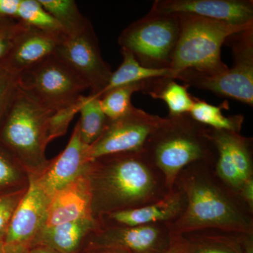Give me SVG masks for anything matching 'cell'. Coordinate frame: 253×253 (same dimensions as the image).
Listing matches in <instances>:
<instances>
[{"mask_svg": "<svg viewBox=\"0 0 253 253\" xmlns=\"http://www.w3.org/2000/svg\"><path fill=\"white\" fill-rule=\"evenodd\" d=\"M151 160L144 151L111 155L91 161L85 170L95 219L141 207L156 192Z\"/></svg>", "mask_w": 253, "mask_h": 253, "instance_id": "obj_1", "label": "cell"}, {"mask_svg": "<svg viewBox=\"0 0 253 253\" xmlns=\"http://www.w3.org/2000/svg\"><path fill=\"white\" fill-rule=\"evenodd\" d=\"M53 112L19 86L0 123V143L17 158L31 176H39L49 163L46 149Z\"/></svg>", "mask_w": 253, "mask_h": 253, "instance_id": "obj_2", "label": "cell"}, {"mask_svg": "<svg viewBox=\"0 0 253 253\" xmlns=\"http://www.w3.org/2000/svg\"><path fill=\"white\" fill-rule=\"evenodd\" d=\"M212 149L215 147L210 129L187 113L164 118L142 151L163 172L166 185L172 188L183 168L209 157Z\"/></svg>", "mask_w": 253, "mask_h": 253, "instance_id": "obj_3", "label": "cell"}, {"mask_svg": "<svg viewBox=\"0 0 253 253\" xmlns=\"http://www.w3.org/2000/svg\"><path fill=\"white\" fill-rule=\"evenodd\" d=\"M178 15L180 33L169 66L173 80L186 71L210 76L226 72L229 67L221 59L223 44L229 37L253 27V22L231 24L194 15Z\"/></svg>", "mask_w": 253, "mask_h": 253, "instance_id": "obj_4", "label": "cell"}, {"mask_svg": "<svg viewBox=\"0 0 253 253\" xmlns=\"http://www.w3.org/2000/svg\"><path fill=\"white\" fill-rule=\"evenodd\" d=\"M179 33V15L151 9L123 30L118 44L130 51L144 67L169 69Z\"/></svg>", "mask_w": 253, "mask_h": 253, "instance_id": "obj_5", "label": "cell"}, {"mask_svg": "<svg viewBox=\"0 0 253 253\" xmlns=\"http://www.w3.org/2000/svg\"><path fill=\"white\" fill-rule=\"evenodd\" d=\"M232 51L233 63L226 72L204 75L183 71L175 77L189 87L204 89L220 96L253 105V27L235 33L225 42Z\"/></svg>", "mask_w": 253, "mask_h": 253, "instance_id": "obj_6", "label": "cell"}, {"mask_svg": "<svg viewBox=\"0 0 253 253\" xmlns=\"http://www.w3.org/2000/svg\"><path fill=\"white\" fill-rule=\"evenodd\" d=\"M188 204L176 223V235L206 228L251 234L249 221L222 193L209 183L193 179L185 188Z\"/></svg>", "mask_w": 253, "mask_h": 253, "instance_id": "obj_7", "label": "cell"}, {"mask_svg": "<svg viewBox=\"0 0 253 253\" xmlns=\"http://www.w3.org/2000/svg\"><path fill=\"white\" fill-rule=\"evenodd\" d=\"M19 86L52 111L74 104L89 89L85 82L55 55L19 74Z\"/></svg>", "mask_w": 253, "mask_h": 253, "instance_id": "obj_8", "label": "cell"}, {"mask_svg": "<svg viewBox=\"0 0 253 253\" xmlns=\"http://www.w3.org/2000/svg\"><path fill=\"white\" fill-rule=\"evenodd\" d=\"M163 119L133 106L123 117L109 121L99 139L88 147V161L91 162L111 155L142 151L148 139L161 126Z\"/></svg>", "mask_w": 253, "mask_h": 253, "instance_id": "obj_9", "label": "cell"}, {"mask_svg": "<svg viewBox=\"0 0 253 253\" xmlns=\"http://www.w3.org/2000/svg\"><path fill=\"white\" fill-rule=\"evenodd\" d=\"M54 55L85 82L90 94L99 97L113 71L101 56L91 23L77 34H65Z\"/></svg>", "mask_w": 253, "mask_h": 253, "instance_id": "obj_10", "label": "cell"}, {"mask_svg": "<svg viewBox=\"0 0 253 253\" xmlns=\"http://www.w3.org/2000/svg\"><path fill=\"white\" fill-rule=\"evenodd\" d=\"M172 237L153 224L99 226L88 235L83 249L98 247L118 250L126 253H163L169 247Z\"/></svg>", "mask_w": 253, "mask_h": 253, "instance_id": "obj_11", "label": "cell"}, {"mask_svg": "<svg viewBox=\"0 0 253 253\" xmlns=\"http://www.w3.org/2000/svg\"><path fill=\"white\" fill-rule=\"evenodd\" d=\"M51 196L34 178L15 210L2 242L18 249L28 250L45 226Z\"/></svg>", "mask_w": 253, "mask_h": 253, "instance_id": "obj_12", "label": "cell"}, {"mask_svg": "<svg viewBox=\"0 0 253 253\" xmlns=\"http://www.w3.org/2000/svg\"><path fill=\"white\" fill-rule=\"evenodd\" d=\"M151 9L163 14L194 15L231 24L253 22V0H156Z\"/></svg>", "mask_w": 253, "mask_h": 253, "instance_id": "obj_13", "label": "cell"}, {"mask_svg": "<svg viewBox=\"0 0 253 253\" xmlns=\"http://www.w3.org/2000/svg\"><path fill=\"white\" fill-rule=\"evenodd\" d=\"M64 35L41 31L24 24L1 63L16 74H21L54 56Z\"/></svg>", "mask_w": 253, "mask_h": 253, "instance_id": "obj_14", "label": "cell"}, {"mask_svg": "<svg viewBox=\"0 0 253 253\" xmlns=\"http://www.w3.org/2000/svg\"><path fill=\"white\" fill-rule=\"evenodd\" d=\"M88 146L83 144L77 126H75L67 146L57 156L49 160L45 169L34 178L44 191L52 196L85 171L89 161Z\"/></svg>", "mask_w": 253, "mask_h": 253, "instance_id": "obj_15", "label": "cell"}, {"mask_svg": "<svg viewBox=\"0 0 253 253\" xmlns=\"http://www.w3.org/2000/svg\"><path fill=\"white\" fill-rule=\"evenodd\" d=\"M89 217H93L91 196L84 171L51 196L44 227Z\"/></svg>", "mask_w": 253, "mask_h": 253, "instance_id": "obj_16", "label": "cell"}, {"mask_svg": "<svg viewBox=\"0 0 253 253\" xmlns=\"http://www.w3.org/2000/svg\"><path fill=\"white\" fill-rule=\"evenodd\" d=\"M182 209V196L175 193L148 206L104 214L96 220L101 226L150 225L175 217Z\"/></svg>", "mask_w": 253, "mask_h": 253, "instance_id": "obj_17", "label": "cell"}, {"mask_svg": "<svg viewBox=\"0 0 253 253\" xmlns=\"http://www.w3.org/2000/svg\"><path fill=\"white\" fill-rule=\"evenodd\" d=\"M99 226L96 219L89 217L44 227L32 246L42 245L60 253H80L88 235Z\"/></svg>", "mask_w": 253, "mask_h": 253, "instance_id": "obj_18", "label": "cell"}, {"mask_svg": "<svg viewBox=\"0 0 253 253\" xmlns=\"http://www.w3.org/2000/svg\"><path fill=\"white\" fill-rule=\"evenodd\" d=\"M187 86L169 78H155L146 82L144 94L153 99L162 100L168 105L169 116L187 114L194 104Z\"/></svg>", "mask_w": 253, "mask_h": 253, "instance_id": "obj_19", "label": "cell"}, {"mask_svg": "<svg viewBox=\"0 0 253 253\" xmlns=\"http://www.w3.org/2000/svg\"><path fill=\"white\" fill-rule=\"evenodd\" d=\"M123 62L114 72H112L107 86L103 90L101 95L106 91L118 87L128 85L134 83L155 79V78H172V72L169 69H154L141 66L135 56L130 51L121 48Z\"/></svg>", "mask_w": 253, "mask_h": 253, "instance_id": "obj_20", "label": "cell"}, {"mask_svg": "<svg viewBox=\"0 0 253 253\" xmlns=\"http://www.w3.org/2000/svg\"><path fill=\"white\" fill-rule=\"evenodd\" d=\"M78 113L81 117L76 126L83 144L89 147L104 132L109 120L103 111L100 98L90 94L85 96Z\"/></svg>", "mask_w": 253, "mask_h": 253, "instance_id": "obj_21", "label": "cell"}, {"mask_svg": "<svg viewBox=\"0 0 253 253\" xmlns=\"http://www.w3.org/2000/svg\"><path fill=\"white\" fill-rule=\"evenodd\" d=\"M225 104L223 103L222 105L216 106L194 97V106L189 115L196 122L211 126V129L239 133L244 123V116L235 115L226 117L221 112Z\"/></svg>", "mask_w": 253, "mask_h": 253, "instance_id": "obj_22", "label": "cell"}, {"mask_svg": "<svg viewBox=\"0 0 253 253\" xmlns=\"http://www.w3.org/2000/svg\"><path fill=\"white\" fill-rule=\"evenodd\" d=\"M31 176L7 148L0 143V195L28 189Z\"/></svg>", "mask_w": 253, "mask_h": 253, "instance_id": "obj_23", "label": "cell"}, {"mask_svg": "<svg viewBox=\"0 0 253 253\" xmlns=\"http://www.w3.org/2000/svg\"><path fill=\"white\" fill-rule=\"evenodd\" d=\"M44 9L59 23L65 34H77L90 23L88 18L81 14L77 4L73 0H39Z\"/></svg>", "mask_w": 253, "mask_h": 253, "instance_id": "obj_24", "label": "cell"}, {"mask_svg": "<svg viewBox=\"0 0 253 253\" xmlns=\"http://www.w3.org/2000/svg\"><path fill=\"white\" fill-rule=\"evenodd\" d=\"M189 253H253L251 241L224 236H202L186 239Z\"/></svg>", "mask_w": 253, "mask_h": 253, "instance_id": "obj_25", "label": "cell"}, {"mask_svg": "<svg viewBox=\"0 0 253 253\" xmlns=\"http://www.w3.org/2000/svg\"><path fill=\"white\" fill-rule=\"evenodd\" d=\"M146 82L118 86L101 95V108L109 121L123 117L130 111L133 107L131 96L135 92L144 91Z\"/></svg>", "mask_w": 253, "mask_h": 253, "instance_id": "obj_26", "label": "cell"}, {"mask_svg": "<svg viewBox=\"0 0 253 253\" xmlns=\"http://www.w3.org/2000/svg\"><path fill=\"white\" fill-rule=\"evenodd\" d=\"M16 20L41 31L64 33L59 23L44 9L39 0H21Z\"/></svg>", "mask_w": 253, "mask_h": 253, "instance_id": "obj_27", "label": "cell"}, {"mask_svg": "<svg viewBox=\"0 0 253 253\" xmlns=\"http://www.w3.org/2000/svg\"><path fill=\"white\" fill-rule=\"evenodd\" d=\"M19 88V75L0 63V123Z\"/></svg>", "mask_w": 253, "mask_h": 253, "instance_id": "obj_28", "label": "cell"}, {"mask_svg": "<svg viewBox=\"0 0 253 253\" xmlns=\"http://www.w3.org/2000/svg\"><path fill=\"white\" fill-rule=\"evenodd\" d=\"M85 96L83 95L77 102L64 109L54 111L49 121V139L50 142L56 138L63 136L67 132L70 123L77 113H79Z\"/></svg>", "mask_w": 253, "mask_h": 253, "instance_id": "obj_29", "label": "cell"}, {"mask_svg": "<svg viewBox=\"0 0 253 253\" xmlns=\"http://www.w3.org/2000/svg\"><path fill=\"white\" fill-rule=\"evenodd\" d=\"M26 190L0 195V243L4 239L15 210Z\"/></svg>", "mask_w": 253, "mask_h": 253, "instance_id": "obj_30", "label": "cell"}, {"mask_svg": "<svg viewBox=\"0 0 253 253\" xmlns=\"http://www.w3.org/2000/svg\"><path fill=\"white\" fill-rule=\"evenodd\" d=\"M24 24L12 18H0V63L2 62Z\"/></svg>", "mask_w": 253, "mask_h": 253, "instance_id": "obj_31", "label": "cell"}, {"mask_svg": "<svg viewBox=\"0 0 253 253\" xmlns=\"http://www.w3.org/2000/svg\"><path fill=\"white\" fill-rule=\"evenodd\" d=\"M21 0H0V18L17 19Z\"/></svg>", "mask_w": 253, "mask_h": 253, "instance_id": "obj_32", "label": "cell"}, {"mask_svg": "<svg viewBox=\"0 0 253 253\" xmlns=\"http://www.w3.org/2000/svg\"><path fill=\"white\" fill-rule=\"evenodd\" d=\"M163 253H189L186 239L180 235L172 236L169 247Z\"/></svg>", "mask_w": 253, "mask_h": 253, "instance_id": "obj_33", "label": "cell"}, {"mask_svg": "<svg viewBox=\"0 0 253 253\" xmlns=\"http://www.w3.org/2000/svg\"><path fill=\"white\" fill-rule=\"evenodd\" d=\"M245 201L249 204V207H253V178L249 179L244 183L241 191Z\"/></svg>", "mask_w": 253, "mask_h": 253, "instance_id": "obj_34", "label": "cell"}, {"mask_svg": "<svg viewBox=\"0 0 253 253\" xmlns=\"http://www.w3.org/2000/svg\"><path fill=\"white\" fill-rule=\"evenodd\" d=\"M84 253H126L118 250L107 249V248L89 247L83 249Z\"/></svg>", "mask_w": 253, "mask_h": 253, "instance_id": "obj_35", "label": "cell"}, {"mask_svg": "<svg viewBox=\"0 0 253 253\" xmlns=\"http://www.w3.org/2000/svg\"><path fill=\"white\" fill-rule=\"evenodd\" d=\"M27 253H60L54 250L50 249L42 245H36L32 246L27 251Z\"/></svg>", "mask_w": 253, "mask_h": 253, "instance_id": "obj_36", "label": "cell"}, {"mask_svg": "<svg viewBox=\"0 0 253 253\" xmlns=\"http://www.w3.org/2000/svg\"><path fill=\"white\" fill-rule=\"evenodd\" d=\"M28 251L8 246L3 242L0 243V253H27Z\"/></svg>", "mask_w": 253, "mask_h": 253, "instance_id": "obj_37", "label": "cell"}, {"mask_svg": "<svg viewBox=\"0 0 253 253\" xmlns=\"http://www.w3.org/2000/svg\"><path fill=\"white\" fill-rule=\"evenodd\" d=\"M83 253V252H81V253Z\"/></svg>", "mask_w": 253, "mask_h": 253, "instance_id": "obj_38", "label": "cell"}]
</instances>
